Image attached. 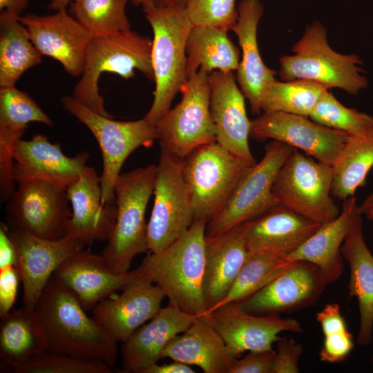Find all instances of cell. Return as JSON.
Wrapping results in <instances>:
<instances>
[{
  "mask_svg": "<svg viewBox=\"0 0 373 373\" xmlns=\"http://www.w3.org/2000/svg\"><path fill=\"white\" fill-rule=\"evenodd\" d=\"M34 309L46 350L115 365L117 342L86 314L74 294L55 276L50 279Z\"/></svg>",
  "mask_w": 373,
  "mask_h": 373,
  "instance_id": "1",
  "label": "cell"
},
{
  "mask_svg": "<svg viewBox=\"0 0 373 373\" xmlns=\"http://www.w3.org/2000/svg\"><path fill=\"white\" fill-rule=\"evenodd\" d=\"M207 222L194 220L188 231L158 253L148 254L138 277L157 285L169 303L194 316L204 314L203 280Z\"/></svg>",
  "mask_w": 373,
  "mask_h": 373,
  "instance_id": "2",
  "label": "cell"
},
{
  "mask_svg": "<svg viewBox=\"0 0 373 373\" xmlns=\"http://www.w3.org/2000/svg\"><path fill=\"white\" fill-rule=\"evenodd\" d=\"M153 40L131 30L93 37L85 57L80 78L73 97L95 112L113 117L105 108L99 94V80L104 73L117 74L125 79L135 76V70L154 82L151 51Z\"/></svg>",
  "mask_w": 373,
  "mask_h": 373,
  "instance_id": "3",
  "label": "cell"
},
{
  "mask_svg": "<svg viewBox=\"0 0 373 373\" xmlns=\"http://www.w3.org/2000/svg\"><path fill=\"white\" fill-rule=\"evenodd\" d=\"M145 15L153 32L151 59L155 89L144 117L155 126L189 79L186 42L193 26L184 6H156Z\"/></svg>",
  "mask_w": 373,
  "mask_h": 373,
  "instance_id": "4",
  "label": "cell"
},
{
  "mask_svg": "<svg viewBox=\"0 0 373 373\" xmlns=\"http://www.w3.org/2000/svg\"><path fill=\"white\" fill-rule=\"evenodd\" d=\"M157 165L119 174L114 187L117 216L102 256L117 274L129 271L133 259L149 250L145 213L153 193Z\"/></svg>",
  "mask_w": 373,
  "mask_h": 373,
  "instance_id": "5",
  "label": "cell"
},
{
  "mask_svg": "<svg viewBox=\"0 0 373 373\" xmlns=\"http://www.w3.org/2000/svg\"><path fill=\"white\" fill-rule=\"evenodd\" d=\"M293 55L279 59V75L282 81L306 79L327 88H338L356 95L367 86L361 74V61L354 54L342 55L328 44L327 30L319 21L307 26L302 37L293 46Z\"/></svg>",
  "mask_w": 373,
  "mask_h": 373,
  "instance_id": "6",
  "label": "cell"
},
{
  "mask_svg": "<svg viewBox=\"0 0 373 373\" xmlns=\"http://www.w3.org/2000/svg\"><path fill=\"white\" fill-rule=\"evenodd\" d=\"M61 103L66 111L87 127L99 144L102 156V203H115V184L124 162L135 149L153 144L157 140L155 126L144 117L135 121H116L95 112L73 96H63Z\"/></svg>",
  "mask_w": 373,
  "mask_h": 373,
  "instance_id": "7",
  "label": "cell"
},
{
  "mask_svg": "<svg viewBox=\"0 0 373 373\" xmlns=\"http://www.w3.org/2000/svg\"><path fill=\"white\" fill-rule=\"evenodd\" d=\"M182 162L194 220L207 223L222 209L241 176L251 166L216 141L195 148Z\"/></svg>",
  "mask_w": 373,
  "mask_h": 373,
  "instance_id": "8",
  "label": "cell"
},
{
  "mask_svg": "<svg viewBox=\"0 0 373 373\" xmlns=\"http://www.w3.org/2000/svg\"><path fill=\"white\" fill-rule=\"evenodd\" d=\"M332 168L294 149L276 178L279 204L320 224L340 213L332 197Z\"/></svg>",
  "mask_w": 373,
  "mask_h": 373,
  "instance_id": "9",
  "label": "cell"
},
{
  "mask_svg": "<svg viewBox=\"0 0 373 373\" xmlns=\"http://www.w3.org/2000/svg\"><path fill=\"white\" fill-rule=\"evenodd\" d=\"M294 149L276 140L268 143L261 160L246 170L222 209L207 223L206 237L219 235L279 204L273 186Z\"/></svg>",
  "mask_w": 373,
  "mask_h": 373,
  "instance_id": "10",
  "label": "cell"
},
{
  "mask_svg": "<svg viewBox=\"0 0 373 373\" xmlns=\"http://www.w3.org/2000/svg\"><path fill=\"white\" fill-rule=\"evenodd\" d=\"M209 73L199 70L181 93L182 98L156 123L161 149L183 159L195 148L216 141L210 113Z\"/></svg>",
  "mask_w": 373,
  "mask_h": 373,
  "instance_id": "11",
  "label": "cell"
},
{
  "mask_svg": "<svg viewBox=\"0 0 373 373\" xmlns=\"http://www.w3.org/2000/svg\"><path fill=\"white\" fill-rule=\"evenodd\" d=\"M182 160L161 149L154 204L147 227L152 253L162 251L180 238L194 221L193 202L184 177Z\"/></svg>",
  "mask_w": 373,
  "mask_h": 373,
  "instance_id": "12",
  "label": "cell"
},
{
  "mask_svg": "<svg viewBox=\"0 0 373 373\" xmlns=\"http://www.w3.org/2000/svg\"><path fill=\"white\" fill-rule=\"evenodd\" d=\"M8 201L9 228L48 240L65 236V226L72 214L66 189L44 180H31L18 184Z\"/></svg>",
  "mask_w": 373,
  "mask_h": 373,
  "instance_id": "13",
  "label": "cell"
},
{
  "mask_svg": "<svg viewBox=\"0 0 373 373\" xmlns=\"http://www.w3.org/2000/svg\"><path fill=\"white\" fill-rule=\"evenodd\" d=\"M250 137L285 143L316 160L332 166L350 137L345 132L328 128L300 115L264 113L251 120Z\"/></svg>",
  "mask_w": 373,
  "mask_h": 373,
  "instance_id": "14",
  "label": "cell"
},
{
  "mask_svg": "<svg viewBox=\"0 0 373 373\" xmlns=\"http://www.w3.org/2000/svg\"><path fill=\"white\" fill-rule=\"evenodd\" d=\"M326 286L317 266L292 261L280 275L237 303L252 314L279 315L314 305Z\"/></svg>",
  "mask_w": 373,
  "mask_h": 373,
  "instance_id": "15",
  "label": "cell"
},
{
  "mask_svg": "<svg viewBox=\"0 0 373 373\" xmlns=\"http://www.w3.org/2000/svg\"><path fill=\"white\" fill-rule=\"evenodd\" d=\"M8 235L17 255L23 305L34 309L57 269L70 256L84 249L85 245L70 236L48 240L9 227Z\"/></svg>",
  "mask_w": 373,
  "mask_h": 373,
  "instance_id": "16",
  "label": "cell"
},
{
  "mask_svg": "<svg viewBox=\"0 0 373 373\" xmlns=\"http://www.w3.org/2000/svg\"><path fill=\"white\" fill-rule=\"evenodd\" d=\"M222 338L230 353L238 358L245 351L272 349L282 332L302 333L296 319L277 314L256 315L241 308L237 302L220 306L204 314Z\"/></svg>",
  "mask_w": 373,
  "mask_h": 373,
  "instance_id": "17",
  "label": "cell"
},
{
  "mask_svg": "<svg viewBox=\"0 0 373 373\" xmlns=\"http://www.w3.org/2000/svg\"><path fill=\"white\" fill-rule=\"evenodd\" d=\"M19 21L42 56L59 61L70 75H81L93 36L67 9L46 15L27 14Z\"/></svg>",
  "mask_w": 373,
  "mask_h": 373,
  "instance_id": "18",
  "label": "cell"
},
{
  "mask_svg": "<svg viewBox=\"0 0 373 373\" xmlns=\"http://www.w3.org/2000/svg\"><path fill=\"white\" fill-rule=\"evenodd\" d=\"M210 113L216 128V142L251 165L256 163L249 146L251 121L245 95L236 83L233 71L209 75Z\"/></svg>",
  "mask_w": 373,
  "mask_h": 373,
  "instance_id": "19",
  "label": "cell"
},
{
  "mask_svg": "<svg viewBox=\"0 0 373 373\" xmlns=\"http://www.w3.org/2000/svg\"><path fill=\"white\" fill-rule=\"evenodd\" d=\"M89 155L85 151L66 156L59 144L43 134L21 140L13 154V178L17 184L41 180L66 189L79 177Z\"/></svg>",
  "mask_w": 373,
  "mask_h": 373,
  "instance_id": "20",
  "label": "cell"
},
{
  "mask_svg": "<svg viewBox=\"0 0 373 373\" xmlns=\"http://www.w3.org/2000/svg\"><path fill=\"white\" fill-rule=\"evenodd\" d=\"M321 225L279 204L239 226L249 257L272 253L287 258Z\"/></svg>",
  "mask_w": 373,
  "mask_h": 373,
  "instance_id": "21",
  "label": "cell"
},
{
  "mask_svg": "<svg viewBox=\"0 0 373 373\" xmlns=\"http://www.w3.org/2000/svg\"><path fill=\"white\" fill-rule=\"evenodd\" d=\"M72 214L65 226V236L90 245L94 241H107L114 229L115 203L103 204L100 176L87 165L79 178L66 188Z\"/></svg>",
  "mask_w": 373,
  "mask_h": 373,
  "instance_id": "22",
  "label": "cell"
},
{
  "mask_svg": "<svg viewBox=\"0 0 373 373\" xmlns=\"http://www.w3.org/2000/svg\"><path fill=\"white\" fill-rule=\"evenodd\" d=\"M164 291L143 278L131 281L114 299H104L91 310L93 318L117 343H123L160 310Z\"/></svg>",
  "mask_w": 373,
  "mask_h": 373,
  "instance_id": "23",
  "label": "cell"
},
{
  "mask_svg": "<svg viewBox=\"0 0 373 373\" xmlns=\"http://www.w3.org/2000/svg\"><path fill=\"white\" fill-rule=\"evenodd\" d=\"M53 276L74 294L86 311L138 277L136 269L122 274L113 271L102 255L84 249L67 258Z\"/></svg>",
  "mask_w": 373,
  "mask_h": 373,
  "instance_id": "24",
  "label": "cell"
},
{
  "mask_svg": "<svg viewBox=\"0 0 373 373\" xmlns=\"http://www.w3.org/2000/svg\"><path fill=\"white\" fill-rule=\"evenodd\" d=\"M362 215L354 195L347 198L339 215L321 224L286 261L309 262L318 267L326 285L334 283L344 269L341 247L352 229L362 224Z\"/></svg>",
  "mask_w": 373,
  "mask_h": 373,
  "instance_id": "25",
  "label": "cell"
},
{
  "mask_svg": "<svg viewBox=\"0 0 373 373\" xmlns=\"http://www.w3.org/2000/svg\"><path fill=\"white\" fill-rule=\"evenodd\" d=\"M237 10L238 18L233 31L238 39L242 58L236 70V79L249 101L251 113L260 115L263 95L276 80L277 73L264 64L258 46L257 28L264 6L260 0H241Z\"/></svg>",
  "mask_w": 373,
  "mask_h": 373,
  "instance_id": "26",
  "label": "cell"
},
{
  "mask_svg": "<svg viewBox=\"0 0 373 373\" xmlns=\"http://www.w3.org/2000/svg\"><path fill=\"white\" fill-rule=\"evenodd\" d=\"M198 317L171 303L162 307L147 324L140 326L122 343V372L145 373L162 359V352L169 341L185 332Z\"/></svg>",
  "mask_w": 373,
  "mask_h": 373,
  "instance_id": "27",
  "label": "cell"
},
{
  "mask_svg": "<svg viewBox=\"0 0 373 373\" xmlns=\"http://www.w3.org/2000/svg\"><path fill=\"white\" fill-rule=\"evenodd\" d=\"M248 258L239 225L216 236L205 237L204 314L227 296Z\"/></svg>",
  "mask_w": 373,
  "mask_h": 373,
  "instance_id": "28",
  "label": "cell"
},
{
  "mask_svg": "<svg viewBox=\"0 0 373 373\" xmlns=\"http://www.w3.org/2000/svg\"><path fill=\"white\" fill-rule=\"evenodd\" d=\"M161 358L196 365L204 373H228L237 358L205 315L198 316L185 332L173 338Z\"/></svg>",
  "mask_w": 373,
  "mask_h": 373,
  "instance_id": "29",
  "label": "cell"
},
{
  "mask_svg": "<svg viewBox=\"0 0 373 373\" xmlns=\"http://www.w3.org/2000/svg\"><path fill=\"white\" fill-rule=\"evenodd\" d=\"M341 251L350 267L349 298L356 297L358 303L360 327L357 343L366 345L372 341L373 256L365 244L361 224L350 233Z\"/></svg>",
  "mask_w": 373,
  "mask_h": 373,
  "instance_id": "30",
  "label": "cell"
},
{
  "mask_svg": "<svg viewBox=\"0 0 373 373\" xmlns=\"http://www.w3.org/2000/svg\"><path fill=\"white\" fill-rule=\"evenodd\" d=\"M188 78L199 70L209 74L236 70L240 50L229 38L227 32L212 26H193L186 42Z\"/></svg>",
  "mask_w": 373,
  "mask_h": 373,
  "instance_id": "31",
  "label": "cell"
},
{
  "mask_svg": "<svg viewBox=\"0 0 373 373\" xmlns=\"http://www.w3.org/2000/svg\"><path fill=\"white\" fill-rule=\"evenodd\" d=\"M42 55L32 42L19 17L0 13V87L15 86L28 69L39 65Z\"/></svg>",
  "mask_w": 373,
  "mask_h": 373,
  "instance_id": "32",
  "label": "cell"
},
{
  "mask_svg": "<svg viewBox=\"0 0 373 373\" xmlns=\"http://www.w3.org/2000/svg\"><path fill=\"white\" fill-rule=\"evenodd\" d=\"M1 319L0 358L11 370L46 350L34 309L23 305Z\"/></svg>",
  "mask_w": 373,
  "mask_h": 373,
  "instance_id": "33",
  "label": "cell"
},
{
  "mask_svg": "<svg viewBox=\"0 0 373 373\" xmlns=\"http://www.w3.org/2000/svg\"><path fill=\"white\" fill-rule=\"evenodd\" d=\"M372 167L373 130L350 135L332 166V195L343 201L354 195L358 188L365 185Z\"/></svg>",
  "mask_w": 373,
  "mask_h": 373,
  "instance_id": "34",
  "label": "cell"
},
{
  "mask_svg": "<svg viewBox=\"0 0 373 373\" xmlns=\"http://www.w3.org/2000/svg\"><path fill=\"white\" fill-rule=\"evenodd\" d=\"M327 86L313 81L295 79L274 81L265 90L261 110L264 113L283 112L309 117Z\"/></svg>",
  "mask_w": 373,
  "mask_h": 373,
  "instance_id": "35",
  "label": "cell"
},
{
  "mask_svg": "<svg viewBox=\"0 0 373 373\" xmlns=\"http://www.w3.org/2000/svg\"><path fill=\"white\" fill-rule=\"evenodd\" d=\"M131 0H73L68 12L93 36L127 31L131 23L126 7Z\"/></svg>",
  "mask_w": 373,
  "mask_h": 373,
  "instance_id": "36",
  "label": "cell"
},
{
  "mask_svg": "<svg viewBox=\"0 0 373 373\" xmlns=\"http://www.w3.org/2000/svg\"><path fill=\"white\" fill-rule=\"evenodd\" d=\"M290 263L285 257L272 253L249 256L227 296L213 310L247 298L280 275Z\"/></svg>",
  "mask_w": 373,
  "mask_h": 373,
  "instance_id": "37",
  "label": "cell"
},
{
  "mask_svg": "<svg viewBox=\"0 0 373 373\" xmlns=\"http://www.w3.org/2000/svg\"><path fill=\"white\" fill-rule=\"evenodd\" d=\"M309 118L328 128L350 135L373 130V116L345 106L327 90L318 102Z\"/></svg>",
  "mask_w": 373,
  "mask_h": 373,
  "instance_id": "38",
  "label": "cell"
},
{
  "mask_svg": "<svg viewBox=\"0 0 373 373\" xmlns=\"http://www.w3.org/2000/svg\"><path fill=\"white\" fill-rule=\"evenodd\" d=\"M15 373H111L112 367L97 360L44 350L12 367Z\"/></svg>",
  "mask_w": 373,
  "mask_h": 373,
  "instance_id": "39",
  "label": "cell"
},
{
  "mask_svg": "<svg viewBox=\"0 0 373 373\" xmlns=\"http://www.w3.org/2000/svg\"><path fill=\"white\" fill-rule=\"evenodd\" d=\"M0 121L28 125L39 122L53 126L52 119L26 92L13 86L0 87Z\"/></svg>",
  "mask_w": 373,
  "mask_h": 373,
  "instance_id": "40",
  "label": "cell"
},
{
  "mask_svg": "<svg viewBox=\"0 0 373 373\" xmlns=\"http://www.w3.org/2000/svg\"><path fill=\"white\" fill-rule=\"evenodd\" d=\"M184 8L193 26H212L228 31L236 25L235 0H186Z\"/></svg>",
  "mask_w": 373,
  "mask_h": 373,
  "instance_id": "41",
  "label": "cell"
},
{
  "mask_svg": "<svg viewBox=\"0 0 373 373\" xmlns=\"http://www.w3.org/2000/svg\"><path fill=\"white\" fill-rule=\"evenodd\" d=\"M353 348V336L348 329L325 335L319 358L323 362L341 363L347 358Z\"/></svg>",
  "mask_w": 373,
  "mask_h": 373,
  "instance_id": "42",
  "label": "cell"
},
{
  "mask_svg": "<svg viewBox=\"0 0 373 373\" xmlns=\"http://www.w3.org/2000/svg\"><path fill=\"white\" fill-rule=\"evenodd\" d=\"M303 352L300 343L291 338L280 337L277 341L272 373L299 372L298 362Z\"/></svg>",
  "mask_w": 373,
  "mask_h": 373,
  "instance_id": "43",
  "label": "cell"
},
{
  "mask_svg": "<svg viewBox=\"0 0 373 373\" xmlns=\"http://www.w3.org/2000/svg\"><path fill=\"white\" fill-rule=\"evenodd\" d=\"M275 355L273 349L249 351L242 358L234 360L228 373H272Z\"/></svg>",
  "mask_w": 373,
  "mask_h": 373,
  "instance_id": "44",
  "label": "cell"
},
{
  "mask_svg": "<svg viewBox=\"0 0 373 373\" xmlns=\"http://www.w3.org/2000/svg\"><path fill=\"white\" fill-rule=\"evenodd\" d=\"M21 281L18 266L0 269V317L6 316L15 303L18 286Z\"/></svg>",
  "mask_w": 373,
  "mask_h": 373,
  "instance_id": "45",
  "label": "cell"
},
{
  "mask_svg": "<svg viewBox=\"0 0 373 373\" xmlns=\"http://www.w3.org/2000/svg\"><path fill=\"white\" fill-rule=\"evenodd\" d=\"M316 320L321 326L324 336L347 330V325L337 303L326 305L316 314Z\"/></svg>",
  "mask_w": 373,
  "mask_h": 373,
  "instance_id": "46",
  "label": "cell"
},
{
  "mask_svg": "<svg viewBox=\"0 0 373 373\" xmlns=\"http://www.w3.org/2000/svg\"><path fill=\"white\" fill-rule=\"evenodd\" d=\"M17 265V255L15 245L8 235V227L1 223L0 227V269Z\"/></svg>",
  "mask_w": 373,
  "mask_h": 373,
  "instance_id": "47",
  "label": "cell"
},
{
  "mask_svg": "<svg viewBox=\"0 0 373 373\" xmlns=\"http://www.w3.org/2000/svg\"><path fill=\"white\" fill-rule=\"evenodd\" d=\"M190 365L173 361V363L158 365L157 363L149 367L145 373H194Z\"/></svg>",
  "mask_w": 373,
  "mask_h": 373,
  "instance_id": "48",
  "label": "cell"
},
{
  "mask_svg": "<svg viewBox=\"0 0 373 373\" xmlns=\"http://www.w3.org/2000/svg\"><path fill=\"white\" fill-rule=\"evenodd\" d=\"M30 0H0V10L8 12L18 17L27 8Z\"/></svg>",
  "mask_w": 373,
  "mask_h": 373,
  "instance_id": "49",
  "label": "cell"
},
{
  "mask_svg": "<svg viewBox=\"0 0 373 373\" xmlns=\"http://www.w3.org/2000/svg\"><path fill=\"white\" fill-rule=\"evenodd\" d=\"M73 0H50L48 9L57 11L66 9Z\"/></svg>",
  "mask_w": 373,
  "mask_h": 373,
  "instance_id": "50",
  "label": "cell"
},
{
  "mask_svg": "<svg viewBox=\"0 0 373 373\" xmlns=\"http://www.w3.org/2000/svg\"><path fill=\"white\" fill-rule=\"evenodd\" d=\"M131 2L135 6H140L145 14L156 7L155 0H131Z\"/></svg>",
  "mask_w": 373,
  "mask_h": 373,
  "instance_id": "51",
  "label": "cell"
},
{
  "mask_svg": "<svg viewBox=\"0 0 373 373\" xmlns=\"http://www.w3.org/2000/svg\"><path fill=\"white\" fill-rule=\"evenodd\" d=\"M186 0H155V5L157 7L166 6H184Z\"/></svg>",
  "mask_w": 373,
  "mask_h": 373,
  "instance_id": "52",
  "label": "cell"
},
{
  "mask_svg": "<svg viewBox=\"0 0 373 373\" xmlns=\"http://www.w3.org/2000/svg\"><path fill=\"white\" fill-rule=\"evenodd\" d=\"M359 208L363 214L369 209H373V191L363 200Z\"/></svg>",
  "mask_w": 373,
  "mask_h": 373,
  "instance_id": "53",
  "label": "cell"
},
{
  "mask_svg": "<svg viewBox=\"0 0 373 373\" xmlns=\"http://www.w3.org/2000/svg\"><path fill=\"white\" fill-rule=\"evenodd\" d=\"M367 218L373 222V209H369L368 211H367L366 212H365V213Z\"/></svg>",
  "mask_w": 373,
  "mask_h": 373,
  "instance_id": "54",
  "label": "cell"
},
{
  "mask_svg": "<svg viewBox=\"0 0 373 373\" xmlns=\"http://www.w3.org/2000/svg\"><path fill=\"white\" fill-rule=\"evenodd\" d=\"M373 360V359H372Z\"/></svg>",
  "mask_w": 373,
  "mask_h": 373,
  "instance_id": "55",
  "label": "cell"
}]
</instances>
